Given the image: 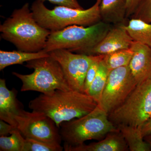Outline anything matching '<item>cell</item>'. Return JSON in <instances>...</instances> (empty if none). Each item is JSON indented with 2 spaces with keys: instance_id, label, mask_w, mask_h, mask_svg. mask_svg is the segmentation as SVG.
<instances>
[{
  "instance_id": "1",
  "label": "cell",
  "mask_w": 151,
  "mask_h": 151,
  "mask_svg": "<svg viewBox=\"0 0 151 151\" xmlns=\"http://www.w3.org/2000/svg\"><path fill=\"white\" fill-rule=\"evenodd\" d=\"M97 105V102L88 94L72 89L41 94L30 101L29 107L32 111L44 113L60 128L63 122L85 116Z\"/></svg>"
},
{
  "instance_id": "2",
  "label": "cell",
  "mask_w": 151,
  "mask_h": 151,
  "mask_svg": "<svg viewBox=\"0 0 151 151\" xmlns=\"http://www.w3.org/2000/svg\"><path fill=\"white\" fill-rule=\"evenodd\" d=\"M1 37L19 50L37 52L42 50L51 32L42 27L34 17L29 4L15 10L0 26Z\"/></svg>"
},
{
  "instance_id": "3",
  "label": "cell",
  "mask_w": 151,
  "mask_h": 151,
  "mask_svg": "<svg viewBox=\"0 0 151 151\" xmlns=\"http://www.w3.org/2000/svg\"><path fill=\"white\" fill-rule=\"evenodd\" d=\"M112 26L101 21L88 27L73 25L51 32L43 50L48 53L55 50L64 49L89 55Z\"/></svg>"
},
{
  "instance_id": "4",
  "label": "cell",
  "mask_w": 151,
  "mask_h": 151,
  "mask_svg": "<svg viewBox=\"0 0 151 151\" xmlns=\"http://www.w3.org/2000/svg\"><path fill=\"white\" fill-rule=\"evenodd\" d=\"M101 1L97 0L94 5L86 10L60 6L50 10L45 6L44 1L36 0L31 10L35 20L42 27L50 32L57 31L73 25L88 27L101 21Z\"/></svg>"
},
{
  "instance_id": "5",
  "label": "cell",
  "mask_w": 151,
  "mask_h": 151,
  "mask_svg": "<svg viewBox=\"0 0 151 151\" xmlns=\"http://www.w3.org/2000/svg\"><path fill=\"white\" fill-rule=\"evenodd\" d=\"M60 127L64 145L72 147L80 145L86 141L100 140L109 132L118 129L108 113L98 105L85 116L63 122Z\"/></svg>"
},
{
  "instance_id": "6",
  "label": "cell",
  "mask_w": 151,
  "mask_h": 151,
  "mask_svg": "<svg viewBox=\"0 0 151 151\" xmlns=\"http://www.w3.org/2000/svg\"><path fill=\"white\" fill-rule=\"evenodd\" d=\"M25 66L33 69V72L29 74L12 72L22 81V92L34 91L47 94L56 90H72L59 63L50 55L27 61Z\"/></svg>"
},
{
  "instance_id": "7",
  "label": "cell",
  "mask_w": 151,
  "mask_h": 151,
  "mask_svg": "<svg viewBox=\"0 0 151 151\" xmlns=\"http://www.w3.org/2000/svg\"><path fill=\"white\" fill-rule=\"evenodd\" d=\"M151 117V77L137 84L126 100L108 115L116 127H139Z\"/></svg>"
},
{
  "instance_id": "8",
  "label": "cell",
  "mask_w": 151,
  "mask_h": 151,
  "mask_svg": "<svg viewBox=\"0 0 151 151\" xmlns=\"http://www.w3.org/2000/svg\"><path fill=\"white\" fill-rule=\"evenodd\" d=\"M17 127L25 138L51 143H61L59 128L44 113L23 109L15 116Z\"/></svg>"
},
{
  "instance_id": "9",
  "label": "cell",
  "mask_w": 151,
  "mask_h": 151,
  "mask_svg": "<svg viewBox=\"0 0 151 151\" xmlns=\"http://www.w3.org/2000/svg\"><path fill=\"white\" fill-rule=\"evenodd\" d=\"M137 84L129 66L111 70L98 106L109 115L123 103Z\"/></svg>"
},
{
  "instance_id": "10",
  "label": "cell",
  "mask_w": 151,
  "mask_h": 151,
  "mask_svg": "<svg viewBox=\"0 0 151 151\" xmlns=\"http://www.w3.org/2000/svg\"><path fill=\"white\" fill-rule=\"evenodd\" d=\"M48 54L59 63L70 88L84 93L85 76L95 55L74 53L64 49L55 50Z\"/></svg>"
},
{
  "instance_id": "11",
  "label": "cell",
  "mask_w": 151,
  "mask_h": 151,
  "mask_svg": "<svg viewBox=\"0 0 151 151\" xmlns=\"http://www.w3.org/2000/svg\"><path fill=\"white\" fill-rule=\"evenodd\" d=\"M124 25L125 24L113 25L89 55H105L117 50L130 48L134 40Z\"/></svg>"
},
{
  "instance_id": "12",
  "label": "cell",
  "mask_w": 151,
  "mask_h": 151,
  "mask_svg": "<svg viewBox=\"0 0 151 151\" xmlns=\"http://www.w3.org/2000/svg\"><path fill=\"white\" fill-rule=\"evenodd\" d=\"M130 48L133 55L129 66L138 84L151 77V47L134 41Z\"/></svg>"
},
{
  "instance_id": "13",
  "label": "cell",
  "mask_w": 151,
  "mask_h": 151,
  "mask_svg": "<svg viewBox=\"0 0 151 151\" xmlns=\"http://www.w3.org/2000/svg\"><path fill=\"white\" fill-rule=\"evenodd\" d=\"M118 129V128H117ZM65 151H128L129 147L119 129L109 132L105 138L97 142L86 145L69 146L64 145Z\"/></svg>"
},
{
  "instance_id": "14",
  "label": "cell",
  "mask_w": 151,
  "mask_h": 151,
  "mask_svg": "<svg viewBox=\"0 0 151 151\" xmlns=\"http://www.w3.org/2000/svg\"><path fill=\"white\" fill-rule=\"evenodd\" d=\"M101 21L110 24H127V0H102L100 5Z\"/></svg>"
},
{
  "instance_id": "15",
  "label": "cell",
  "mask_w": 151,
  "mask_h": 151,
  "mask_svg": "<svg viewBox=\"0 0 151 151\" xmlns=\"http://www.w3.org/2000/svg\"><path fill=\"white\" fill-rule=\"evenodd\" d=\"M15 92L9 90L4 79H0V119L17 127L15 116L20 109Z\"/></svg>"
},
{
  "instance_id": "16",
  "label": "cell",
  "mask_w": 151,
  "mask_h": 151,
  "mask_svg": "<svg viewBox=\"0 0 151 151\" xmlns=\"http://www.w3.org/2000/svg\"><path fill=\"white\" fill-rule=\"evenodd\" d=\"M49 56L43 50L37 52L18 51H6L0 50V70L15 64H22L24 62L40 58Z\"/></svg>"
},
{
  "instance_id": "17",
  "label": "cell",
  "mask_w": 151,
  "mask_h": 151,
  "mask_svg": "<svg viewBox=\"0 0 151 151\" xmlns=\"http://www.w3.org/2000/svg\"><path fill=\"white\" fill-rule=\"evenodd\" d=\"M116 127L122 133L130 151H151L139 127L126 125H119Z\"/></svg>"
},
{
  "instance_id": "18",
  "label": "cell",
  "mask_w": 151,
  "mask_h": 151,
  "mask_svg": "<svg viewBox=\"0 0 151 151\" xmlns=\"http://www.w3.org/2000/svg\"><path fill=\"white\" fill-rule=\"evenodd\" d=\"M124 27L134 41L151 47V23L139 19L131 18Z\"/></svg>"
},
{
  "instance_id": "19",
  "label": "cell",
  "mask_w": 151,
  "mask_h": 151,
  "mask_svg": "<svg viewBox=\"0 0 151 151\" xmlns=\"http://www.w3.org/2000/svg\"><path fill=\"white\" fill-rule=\"evenodd\" d=\"M133 55L131 49H125L104 55L102 60L110 71L119 68L129 66Z\"/></svg>"
},
{
  "instance_id": "20",
  "label": "cell",
  "mask_w": 151,
  "mask_h": 151,
  "mask_svg": "<svg viewBox=\"0 0 151 151\" xmlns=\"http://www.w3.org/2000/svg\"><path fill=\"white\" fill-rule=\"evenodd\" d=\"M102 60L103 58L100 63L97 75L87 93V94L93 98L98 104L106 86L110 72Z\"/></svg>"
},
{
  "instance_id": "21",
  "label": "cell",
  "mask_w": 151,
  "mask_h": 151,
  "mask_svg": "<svg viewBox=\"0 0 151 151\" xmlns=\"http://www.w3.org/2000/svg\"><path fill=\"white\" fill-rule=\"evenodd\" d=\"M25 138L18 129L10 136H1L0 151H23Z\"/></svg>"
},
{
  "instance_id": "22",
  "label": "cell",
  "mask_w": 151,
  "mask_h": 151,
  "mask_svg": "<svg viewBox=\"0 0 151 151\" xmlns=\"http://www.w3.org/2000/svg\"><path fill=\"white\" fill-rule=\"evenodd\" d=\"M60 144L46 142L29 138H25L23 151H62Z\"/></svg>"
},
{
  "instance_id": "23",
  "label": "cell",
  "mask_w": 151,
  "mask_h": 151,
  "mask_svg": "<svg viewBox=\"0 0 151 151\" xmlns=\"http://www.w3.org/2000/svg\"><path fill=\"white\" fill-rule=\"evenodd\" d=\"M103 55H95L94 59L88 68L85 76L84 84V93L86 94L88 93L89 88L97 75L99 64L101 60L103 58Z\"/></svg>"
},
{
  "instance_id": "24",
  "label": "cell",
  "mask_w": 151,
  "mask_h": 151,
  "mask_svg": "<svg viewBox=\"0 0 151 151\" xmlns=\"http://www.w3.org/2000/svg\"><path fill=\"white\" fill-rule=\"evenodd\" d=\"M131 18L139 19L151 23V0H144Z\"/></svg>"
},
{
  "instance_id": "25",
  "label": "cell",
  "mask_w": 151,
  "mask_h": 151,
  "mask_svg": "<svg viewBox=\"0 0 151 151\" xmlns=\"http://www.w3.org/2000/svg\"><path fill=\"white\" fill-rule=\"evenodd\" d=\"M47 1L54 4L60 6H64L71 8L83 9V8L80 6L77 0H42Z\"/></svg>"
},
{
  "instance_id": "26",
  "label": "cell",
  "mask_w": 151,
  "mask_h": 151,
  "mask_svg": "<svg viewBox=\"0 0 151 151\" xmlns=\"http://www.w3.org/2000/svg\"><path fill=\"white\" fill-rule=\"evenodd\" d=\"M144 0H127V18H131Z\"/></svg>"
},
{
  "instance_id": "27",
  "label": "cell",
  "mask_w": 151,
  "mask_h": 151,
  "mask_svg": "<svg viewBox=\"0 0 151 151\" xmlns=\"http://www.w3.org/2000/svg\"><path fill=\"white\" fill-rule=\"evenodd\" d=\"M17 129V127L3 120H0V136H7L9 134H11Z\"/></svg>"
},
{
  "instance_id": "28",
  "label": "cell",
  "mask_w": 151,
  "mask_h": 151,
  "mask_svg": "<svg viewBox=\"0 0 151 151\" xmlns=\"http://www.w3.org/2000/svg\"><path fill=\"white\" fill-rule=\"evenodd\" d=\"M143 137L151 134V117L139 127Z\"/></svg>"
},
{
  "instance_id": "29",
  "label": "cell",
  "mask_w": 151,
  "mask_h": 151,
  "mask_svg": "<svg viewBox=\"0 0 151 151\" xmlns=\"http://www.w3.org/2000/svg\"><path fill=\"white\" fill-rule=\"evenodd\" d=\"M144 139L149 144L151 151V134L145 137H144Z\"/></svg>"
}]
</instances>
